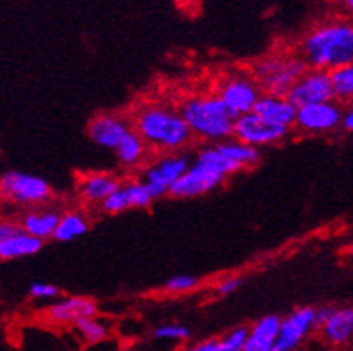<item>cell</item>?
Returning <instances> with one entry per match:
<instances>
[{"label": "cell", "instance_id": "6da1fadb", "mask_svg": "<svg viewBox=\"0 0 353 351\" xmlns=\"http://www.w3.org/2000/svg\"><path fill=\"white\" fill-rule=\"evenodd\" d=\"M298 56L307 68L332 72L353 63V18L332 17L301 36Z\"/></svg>", "mask_w": 353, "mask_h": 351}, {"label": "cell", "instance_id": "7a4b0ae2", "mask_svg": "<svg viewBox=\"0 0 353 351\" xmlns=\"http://www.w3.org/2000/svg\"><path fill=\"white\" fill-rule=\"evenodd\" d=\"M134 133L140 134L152 152H179L185 151L194 142L178 108L165 103L140 104L131 115Z\"/></svg>", "mask_w": 353, "mask_h": 351}, {"label": "cell", "instance_id": "3957f363", "mask_svg": "<svg viewBox=\"0 0 353 351\" xmlns=\"http://www.w3.org/2000/svg\"><path fill=\"white\" fill-rule=\"evenodd\" d=\"M178 110L196 140L219 143L233 137L235 117L215 94L188 95L179 103Z\"/></svg>", "mask_w": 353, "mask_h": 351}, {"label": "cell", "instance_id": "277c9868", "mask_svg": "<svg viewBox=\"0 0 353 351\" xmlns=\"http://www.w3.org/2000/svg\"><path fill=\"white\" fill-rule=\"evenodd\" d=\"M305 70L307 65L298 52H274L259 59L251 74L264 94L287 95Z\"/></svg>", "mask_w": 353, "mask_h": 351}, {"label": "cell", "instance_id": "5b68a950", "mask_svg": "<svg viewBox=\"0 0 353 351\" xmlns=\"http://www.w3.org/2000/svg\"><path fill=\"white\" fill-rule=\"evenodd\" d=\"M54 192L49 181L31 172L8 170L0 176V201L22 208L47 205Z\"/></svg>", "mask_w": 353, "mask_h": 351}, {"label": "cell", "instance_id": "8992f818", "mask_svg": "<svg viewBox=\"0 0 353 351\" xmlns=\"http://www.w3.org/2000/svg\"><path fill=\"white\" fill-rule=\"evenodd\" d=\"M192 163V156L185 151L179 152H161L143 165L140 179L148 187L149 194L154 201L169 196L170 188L174 187L185 170Z\"/></svg>", "mask_w": 353, "mask_h": 351}, {"label": "cell", "instance_id": "52a82bcc", "mask_svg": "<svg viewBox=\"0 0 353 351\" xmlns=\"http://www.w3.org/2000/svg\"><path fill=\"white\" fill-rule=\"evenodd\" d=\"M264 94L251 72H233L219 81L215 95L235 119L253 112L256 101Z\"/></svg>", "mask_w": 353, "mask_h": 351}, {"label": "cell", "instance_id": "ba28073f", "mask_svg": "<svg viewBox=\"0 0 353 351\" xmlns=\"http://www.w3.org/2000/svg\"><path fill=\"white\" fill-rule=\"evenodd\" d=\"M343 115L345 108L339 101L310 104L296 110L294 128L303 134H330L343 128Z\"/></svg>", "mask_w": 353, "mask_h": 351}, {"label": "cell", "instance_id": "9c48e42d", "mask_svg": "<svg viewBox=\"0 0 353 351\" xmlns=\"http://www.w3.org/2000/svg\"><path fill=\"white\" fill-rule=\"evenodd\" d=\"M291 131V128L273 124L251 112L235 119L233 138H237L251 147H256V149H264V147L283 142L285 138H289Z\"/></svg>", "mask_w": 353, "mask_h": 351}, {"label": "cell", "instance_id": "30bf717a", "mask_svg": "<svg viewBox=\"0 0 353 351\" xmlns=\"http://www.w3.org/2000/svg\"><path fill=\"white\" fill-rule=\"evenodd\" d=\"M316 332V307L305 305L289 312L280 321L273 351H298Z\"/></svg>", "mask_w": 353, "mask_h": 351}, {"label": "cell", "instance_id": "8fae6325", "mask_svg": "<svg viewBox=\"0 0 353 351\" xmlns=\"http://www.w3.org/2000/svg\"><path fill=\"white\" fill-rule=\"evenodd\" d=\"M292 103V106L303 108L310 106V104L328 103L334 101V86H332L330 72L316 70V68H307L303 72V76L296 81L285 95Z\"/></svg>", "mask_w": 353, "mask_h": 351}, {"label": "cell", "instance_id": "7c38bea8", "mask_svg": "<svg viewBox=\"0 0 353 351\" xmlns=\"http://www.w3.org/2000/svg\"><path fill=\"white\" fill-rule=\"evenodd\" d=\"M131 131H133V124H131L130 117L113 112L99 113L90 120L88 128H86V134L92 143L101 149H108V151H115L117 146Z\"/></svg>", "mask_w": 353, "mask_h": 351}, {"label": "cell", "instance_id": "4fadbf2b", "mask_svg": "<svg viewBox=\"0 0 353 351\" xmlns=\"http://www.w3.org/2000/svg\"><path fill=\"white\" fill-rule=\"evenodd\" d=\"M321 341L332 350H345L353 346V307L332 305L327 319L318 326Z\"/></svg>", "mask_w": 353, "mask_h": 351}, {"label": "cell", "instance_id": "5bb4252c", "mask_svg": "<svg viewBox=\"0 0 353 351\" xmlns=\"http://www.w3.org/2000/svg\"><path fill=\"white\" fill-rule=\"evenodd\" d=\"M226 178L219 174L212 172L205 169L201 165L190 163L185 174L176 181V185L170 188L169 196L174 199H194V197H201L219 188Z\"/></svg>", "mask_w": 353, "mask_h": 351}, {"label": "cell", "instance_id": "9a60e30c", "mask_svg": "<svg viewBox=\"0 0 353 351\" xmlns=\"http://www.w3.org/2000/svg\"><path fill=\"white\" fill-rule=\"evenodd\" d=\"M154 203L148 187L142 179H124L121 188L113 192L101 205V210L108 215L124 214L128 210H145Z\"/></svg>", "mask_w": 353, "mask_h": 351}, {"label": "cell", "instance_id": "2e32d148", "mask_svg": "<svg viewBox=\"0 0 353 351\" xmlns=\"http://www.w3.org/2000/svg\"><path fill=\"white\" fill-rule=\"evenodd\" d=\"M124 179L115 172L108 170H94L83 174L77 179V196L88 206H101L113 192L121 188Z\"/></svg>", "mask_w": 353, "mask_h": 351}, {"label": "cell", "instance_id": "e0dca14e", "mask_svg": "<svg viewBox=\"0 0 353 351\" xmlns=\"http://www.w3.org/2000/svg\"><path fill=\"white\" fill-rule=\"evenodd\" d=\"M99 314V305L88 296H61L50 303L45 316L54 325H76L77 321L86 317H95Z\"/></svg>", "mask_w": 353, "mask_h": 351}, {"label": "cell", "instance_id": "ac0fdd59", "mask_svg": "<svg viewBox=\"0 0 353 351\" xmlns=\"http://www.w3.org/2000/svg\"><path fill=\"white\" fill-rule=\"evenodd\" d=\"M61 214L63 212L52 208V206H36V208L26 210L18 219V223L23 232L45 242L54 237Z\"/></svg>", "mask_w": 353, "mask_h": 351}, {"label": "cell", "instance_id": "d6986e66", "mask_svg": "<svg viewBox=\"0 0 353 351\" xmlns=\"http://www.w3.org/2000/svg\"><path fill=\"white\" fill-rule=\"evenodd\" d=\"M253 113L273 122V124L285 126L291 129L294 128L296 106H292V103L285 95L262 94L253 108Z\"/></svg>", "mask_w": 353, "mask_h": 351}, {"label": "cell", "instance_id": "ffe728a7", "mask_svg": "<svg viewBox=\"0 0 353 351\" xmlns=\"http://www.w3.org/2000/svg\"><path fill=\"white\" fill-rule=\"evenodd\" d=\"M113 152H115L119 167L124 170L142 169L143 165L149 161V158H151V149L140 138V134L134 133V129L117 146Z\"/></svg>", "mask_w": 353, "mask_h": 351}, {"label": "cell", "instance_id": "44dd1931", "mask_svg": "<svg viewBox=\"0 0 353 351\" xmlns=\"http://www.w3.org/2000/svg\"><path fill=\"white\" fill-rule=\"evenodd\" d=\"M280 321L282 317L276 314H268L256 319L250 326V334L242 351H273L278 330H280Z\"/></svg>", "mask_w": 353, "mask_h": 351}, {"label": "cell", "instance_id": "7402d4cb", "mask_svg": "<svg viewBox=\"0 0 353 351\" xmlns=\"http://www.w3.org/2000/svg\"><path fill=\"white\" fill-rule=\"evenodd\" d=\"M43 248V240L36 239L22 230L13 237L0 242V262H11L18 258H27L40 253Z\"/></svg>", "mask_w": 353, "mask_h": 351}, {"label": "cell", "instance_id": "603a6c76", "mask_svg": "<svg viewBox=\"0 0 353 351\" xmlns=\"http://www.w3.org/2000/svg\"><path fill=\"white\" fill-rule=\"evenodd\" d=\"M217 149L221 151V154L226 156L230 161H232L235 167L241 170H248V169H253L256 165L260 163L262 160V152L260 149L256 147H251L248 143L241 142L237 138H228V140H224V142L215 143Z\"/></svg>", "mask_w": 353, "mask_h": 351}, {"label": "cell", "instance_id": "cb8c5ba5", "mask_svg": "<svg viewBox=\"0 0 353 351\" xmlns=\"http://www.w3.org/2000/svg\"><path fill=\"white\" fill-rule=\"evenodd\" d=\"M90 230V217L83 210H67L63 212L59 219L58 228L54 232V240L58 242H72L86 235Z\"/></svg>", "mask_w": 353, "mask_h": 351}, {"label": "cell", "instance_id": "d4e9b609", "mask_svg": "<svg viewBox=\"0 0 353 351\" xmlns=\"http://www.w3.org/2000/svg\"><path fill=\"white\" fill-rule=\"evenodd\" d=\"M192 163L201 165L205 169L219 174V176H223V178L226 179H228L230 176H233V174L239 172L237 167H235L226 156L221 154V151L217 149L215 143H206V146L199 147V149L194 152Z\"/></svg>", "mask_w": 353, "mask_h": 351}, {"label": "cell", "instance_id": "484cf974", "mask_svg": "<svg viewBox=\"0 0 353 351\" xmlns=\"http://www.w3.org/2000/svg\"><path fill=\"white\" fill-rule=\"evenodd\" d=\"M74 330H76L77 337L85 344H88V346L103 343V341L110 337V326L103 319H99L97 316L77 321L76 325H74Z\"/></svg>", "mask_w": 353, "mask_h": 351}, {"label": "cell", "instance_id": "4316f807", "mask_svg": "<svg viewBox=\"0 0 353 351\" xmlns=\"http://www.w3.org/2000/svg\"><path fill=\"white\" fill-rule=\"evenodd\" d=\"M334 97L341 104L353 103V63L330 72Z\"/></svg>", "mask_w": 353, "mask_h": 351}, {"label": "cell", "instance_id": "83f0119b", "mask_svg": "<svg viewBox=\"0 0 353 351\" xmlns=\"http://www.w3.org/2000/svg\"><path fill=\"white\" fill-rule=\"evenodd\" d=\"M152 339L163 343H187L190 339V328L181 323H161L152 330Z\"/></svg>", "mask_w": 353, "mask_h": 351}, {"label": "cell", "instance_id": "f1b7e54d", "mask_svg": "<svg viewBox=\"0 0 353 351\" xmlns=\"http://www.w3.org/2000/svg\"><path fill=\"white\" fill-rule=\"evenodd\" d=\"M201 280L194 274H174L163 283V292L170 296H181V294H190L199 289Z\"/></svg>", "mask_w": 353, "mask_h": 351}, {"label": "cell", "instance_id": "f546056e", "mask_svg": "<svg viewBox=\"0 0 353 351\" xmlns=\"http://www.w3.org/2000/svg\"><path fill=\"white\" fill-rule=\"evenodd\" d=\"M248 334H250V326H233L232 330H228L226 334L217 339V350L215 351H242L246 344Z\"/></svg>", "mask_w": 353, "mask_h": 351}, {"label": "cell", "instance_id": "4dcf8cb0", "mask_svg": "<svg viewBox=\"0 0 353 351\" xmlns=\"http://www.w3.org/2000/svg\"><path fill=\"white\" fill-rule=\"evenodd\" d=\"M29 296L38 301H56L61 298V289L49 281H34L29 287Z\"/></svg>", "mask_w": 353, "mask_h": 351}, {"label": "cell", "instance_id": "1f68e13d", "mask_svg": "<svg viewBox=\"0 0 353 351\" xmlns=\"http://www.w3.org/2000/svg\"><path fill=\"white\" fill-rule=\"evenodd\" d=\"M242 285H244V276H224L223 280H219L217 285H215V292H217V296H221V298H226V296H232V294L237 292Z\"/></svg>", "mask_w": 353, "mask_h": 351}, {"label": "cell", "instance_id": "d6a6232c", "mask_svg": "<svg viewBox=\"0 0 353 351\" xmlns=\"http://www.w3.org/2000/svg\"><path fill=\"white\" fill-rule=\"evenodd\" d=\"M22 232V226L18 221H13V219H0V242L9 237H13L14 233Z\"/></svg>", "mask_w": 353, "mask_h": 351}, {"label": "cell", "instance_id": "836d02e7", "mask_svg": "<svg viewBox=\"0 0 353 351\" xmlns=\"http://www.w3.org/2000/svg\"><path fill=\"white\" fill-rule=\"evenodd\" d=\"M217 350V339H205L199 343H194L185 348L183 351H215Z\"/></svg>", "mask_w": 353, "mask_h": 351}, {"label": "cell", "instance_id": "e575fe53", "mask_svg": "<svg viewBox=\"0 0 353 351\" xmlns=\"http://www.w3.org/2000/svg\"><path fill=\"white\" fill-rule=\"evenodd\" d=\"M343 129L346 133L353 134V104L345 108V115H343Z\"/></svg>", "mask_w": 353, "mask_h": 351}, {"label": "cell", "instance_id": "d590c367", "mask_svg": "<svg viewBox=\"0 0 353 351\" xmlns=\"http://www.w3.org/2000/svg\"><path fill=\"white\" fill-rule=\"evenodd\" d=\"M336 2L341 6V9L345 11L346 17L353 18V0H336Z\"/></svg>", "mask_w": 353, "mask_h": 351}, {"label": "cell", "instance_id": "8d00e7d4", "mask_svg": "<svg viewBox=\"0 0 353 351\" xmlns=\"http://www.w3.org/2000/svg\"><path fill=\"white\" fill-rule=\"evenodd\" d=\"M346 253H348L350 257H353V242L348 245V248H346Z\"/></svg>", "mask_w": 353, "mask_h": 351}, {"label": "cell", "instance_id": "74e56055", "mask_svg": "<svg viewBox=\"0 0 353 351\" xmlns=\"http://www.w3.org/2000/svg\"><path fill=\"white\" fill-rule=\"evenodd\" d=\"M352 351H353V346H352Z\"/></svg>", "mask_w": 353, "mask_h": 351}, {"label": "cell", "instance_id": "f35d334b", "mask_svg": "<svg viewBox=\"0 0 353 351\" xmlns=\"http://www.w3.org/2000/svg\"><path fill=\"white\" fill-rule=\"evenodd\" d=\"M352 104H353V103H352Z\"/></svg>", "mask_w": 353, "mask_h": 351}]
</instances>
